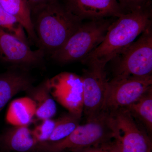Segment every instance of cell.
<instances>
[{"instance_id":"obj_1","label":"cell","mask_w":152,"mask_h":152,"mask_svg":"<svg viewBox=\"0 0 152 152\" xmlns=\"http://www.w3.org/2000/svg\"><path fill=\"white\" fill-rule=\"evenodd\" d=\"M31 12L39 48L51 54L61 48L83 23L60 0H53Z\"/></svg>"},{"instance_id":"obj_2","label":"cell","mask_w":152,"mask_h":152,"mask_svg":"<svg viewBox=\"0 0 152 152\" xmlns=\"http://www.w3.org/2000/svg\"><path fill=\"white\" fill-rule=\"evenodd\" d=\"M152 9L122 14L112 22L103 42L82 61L107 64L116 58L138 37L152 27Z\"/></svg>"},{"instance_id":"obj_3","label":"cell","mask_w":152,"mask_h":152,"mask_svg":"<svg viewBox=\"0 0 152 152\" xmlns=\"http://www.w3.org/2000/svg\"><path fill=\"white\" fill-rule=\"evenodd\" d=\"M114 140L110 114L103 111L96 118L77 126L66 137L54 142L39 143L37 152L72 151L96 147Z\"/></svg>"},{"instance_id":"obj_4","label":"cell","mask_w":152,"mask_h":152,"mask_svg":"<svg viewBox=\"0 0 152 152\" xmlns=\"http://www.w3.org/2000/svg\"><path fill=\"white\" fill-rule=\"evenodd\" d=\"M112 23L106 18L83 23L61 48L51 54V57L61 64L83 61L103 42Z\"/></svg>"},{"instance_id":"obj_5","label":"cell","mask_w":152,"mask_h":152,"mask_svg":"<svg viewBox=\"0 0 152 152\" xmlns=\"http://www.w3.org/2000/svg\"><path fill=\"white\" fill-rule=\"evenodd\" d=\"M117 57L114 77L152 76V27Z\"/></svg>"},{"instance_id":"obj_6","label":"cell","mask_w":152,"mask_h":152,"mask_svg":"<svg viewBox=\"0 0 152 152\" xmlns=\"http://www.w3.org/2000/svg\"><path fill=\"white\" fill-rule=\"evenodd\" d=\"M109 112L114 140L121 152H151L150 138L137 125L126 109Z\"/></svg>"},{"instance_id":"obj_7","label":"cell","mask_w":152,"mask_h":152,"mask_svg":"<svg viewBox=\"0 0 152 152\" xmlns=\"http://www.w3.org/2000/svg\"><path fill=\"white\" fill-rule=\"evenodd\" d=\"M152 89V76L114 77L108 82L103 111L124 108Z\"/></svg>"},{"instance_id":"obj_8","label":"cell","mask_w":152,"mask_h":152,"mask_svg":"<svg viewBox=\"0 0 152 152\" xmlns=\"http://www.w3.org/2000/svg\"><path fill=\"white\" fill-rule=\"evenodd\" d=\"M87 68L81 76L83 90L84 113L87 121L103 111L108 82L106 65L96 61L85 63Z\"/></svg>"},{"instance_id":"obj_9","label":"cell","mask_w":152,"mask_h":152,"mask_svg":"<svg viewBox=\"0 0 152 152\" xmlns=\"http://www.w3.org/2000/svg\"><path fill=\"white\" fill-rule=\"evenodd\" d=\"M52 96L69 113L81 118L83 110V90L81 77L63 72L48 79Z\"/></svg>"},{"instance_id":"obj_10","label":"cell","mask_w":152,"mask_h":152,"mask_svg":"<svg viewBox=\"0 0 152 152\" xmlns=\"http://www.w3.org/2000/svg\"><path fill=\"white\" fill-rule=\"evenodd\" d=\"M45 51L33 50L29 43L21 40L0 28V60L14 65L29 67L41 62Z\"/></svg>"},{"instance_id":"obj_11","label":"cell","mask_w":152,"mask_h":152,"mask_svg":"<svg viewBox=\"0 0 152 152\" xmlns=\"http://www.w3.org/2000/svg\"><path fill=\"white\" fill-rule=\"evenodd\" d=\"M72 13L81 20L118 18L124 11L117 0H64Z\"/></svg>"},{"instance_id":"obj_12","label":"cell","mask_w":152,"mask_h":152,"mask_svg":"<svg viewBox=\"0 0 152 152\" xmlns=\"http://www.w3.org/2000/svg\"><path fill=\"white\" fill-rule=\"evenodd\" d=\"M32 83L27 74L18 71H10L1 75L0 110L15 95L29 89Z\"/></svg>"},{"instance_id":"obj_13","label":"cell","mask_w":152,"mask_h":152,"mask_svg":"<svg viewBox=\"0 0 152 152\" xmlns=\"http://www.w3.org/2000/svg\"><path fill=\"white\" fill-rule=\"evenodd\" d=\"M2 142L7 149L18 152L34 151L38 144L28 126H14L5 133Z\"/></svg>"},{"instance_id":"obj_14","label":"cell","mask_w":152,"mask_h":152,"mask_svg":"<svg viewBox=\"0 0 152 152\" xmlns=\"http://www.w3.org/2000/svg\"><path fill=\"white\" fill-rule=\"evenodd\" d=\"M27 92L35 104V116L38 119L42 121L54 116L57 112L56 105L50 93L48 80L37 86L31 87Z\"/></svg>"},{"instance_id":"obj_15","label":"cell","mask_w":152,"mask_h":152,"mask_svg":"<svg viewBox=\"0 0 152 152\" xmlns=\"http://www.w3.org/2000/svg\"><path fill=\"white\" fill-rule=\"evenodd\" d=\"M0 5L8 12L13 16L23 25L28 39L38 45L31 19V8L27 0H0Z\"/></svg>"},{"instance_id":"obj_16","label":"cell","mask_w":152,"mask_h":152,"mask_svg":"<svg viewBox=\"0 0 152 152\" xmlns=\"http://www.w3.org/2000/svg\"><path fill=\"white\" fill-rule=\"evenodd\" d=\"M36 106L29 97L20 98L10 104L6 115V120L13 126H28L35 116Z\"/></svg>"},{"instance_id":"obj_17","label":"cell","mask_w":152,"mask_h":152,"mask_svg":"<svg viewBox=\"0 0 152 152\" xmlns=\"http://www.w3.org/2000/svg\"><path fill=\"white\" fill-rule=\"evenodd\" d=\"M134 118H137L150 132L152 131V89L139 100L125 108Z\"/></svg>"},{"instance_id":"obj_18","label":"cell","mask_w":152,"mask_h":152,"mask_svg":"<svg viewBox=\"0 0 152 152\" xmlns=\"http://www.w3.org/2000/svg\"><path fill=\"white\" fill-rule=\"evenodd\" d=\"M80 119L69 113L56 120L53 132L46 142H57L66 137L80 124Z\"/></svg>"},{"instance_id":"obj_19","label":"cell","mask_w":152,"mask_h":152,"mask_svg":"<svg viewBox=\"0 0 152 152\" xmlns=\"http://www.w3.org/2000/svg\"><path fill=\"white\" fill-rule=\"evenodd\" d=\"M0 28L23 41L29 43L26 31L20 21L0 5Z\"/></svg>"},{"instance_id":"obj_20","label":"cell","mask_w":152,"mask_h":152,"mask_svg":"<svg viewBox=\"0 0 152 152\" xmlns=\"http://www.w3.org/2000/svg\"><path fill=\"white\" fill-rule=\"evenodd\" d=\"M56 124V120L48 119L42 120L40 124L35 128L33 134L39 143L47 142L53 132Z\"/></svg>"},{"instance_id":"obj_21","label":"cell","mask_w":152,"mask_h":152,"mask_svg":"<svg viewBox=\"0 0 152 152\" xmlns=\"http://www.w3.org/2000/svg\"><path fill=\"white\" fill-rule=\"evenodd\" d=\"M124 13L152 9V0H117Z\"/></svg>"},{"instance_id":"obj_22","label":"cell","mask_w":152,"mask_h":152,"mask_svg":"<svg viewBox=\"0 0 152 152\" xmlns=\"http://www.w3.org/2000/svg\"><path fill=\"white\" fill-rule=\"evenodd\" d=\"M94 152H121L115 141L109 142L99 145L98 146L91 148Z\"/></svg>"},{"instance_id":"obj_23","label":"cell","mask_w":152,"mask_h":152,"mask_svg":"<svg viewBox=\"0 0 152 152\" xmlns=\"http://www.w3.org/2000/svg\"><path fill=\"white\" fill-rule=\"evenodd\" d=\"M31 8V11L38 7L53 1V0H27Z\"/></svg>"},{"instance_id":"obj_24","label":"cell","mask_w":152,"mask_h":152,"mask_svg":"<svg viewBox=\"0 0 152 152\" xmlns=\"http://www.w3.org/2000/svg\"><path fill=\"white\" fill-rule=\"evenodd\" d=\"M74 152H94L93 151L91 148L79 150V151H75Z\"/></svg>"}]
</instances>
